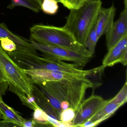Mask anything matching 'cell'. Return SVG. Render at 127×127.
Returning <instances> with one entry per match:
<instances>
[{
	"label": "cell",
	"mask_w": 127,
	"mask_h": 127,
	"mask_svg": "<svg viewBox=\"0 0 127 127\" xmlns=\"http://www.w3.org/2000/svg\"><path fill=\"white\" fill-rule=\"evenodd\" d=\"M120 63L122 64L123 66H126L127 64V52H126L123 55L121 59Z\"/></svg>",
	"instance_id": "27"
},
{
	"label": "cell",
	"mask_w": 127,
	"mask_h": 127,
	"mask_svg": "<svg viewBox=\"0 0 127 127\" xmlns=\"http://www.w3.org/2000/svg\"><path fill=\"white\" fill-rule=\"evenodd\" d=\"M105 34L107 50L127 35V9L124 8L119 19L114 22L111 27Z\"/></svg>",
	"instance_id": "8"
},
{
	"label": "cell",
	"mask_w": 127,
	"mask_h": 127,
	"mask_svg": "<svg viewBox=\"0 0 127 127\" xmlns=\"http://www.w3.org/2000/svg\"><path fill=\"white\" fill-rule=\"evenodd\" d=\"M0 69L9 82L28 96L33 95L32 83L29 77L3 49L0 44Z\"/></svg>",
	"instance_id": "3"
},
{
	"label": "cell",
	"mask_w": 127,
	"mask_h": 127,
	"mask_svg": "<svg viewBox=\"0 0 127 127\" xmlns=\"http://www.w3.org/2000/svg\"><path fill=\"white\" fill-rule=\"evenodd\" d=\"M102 3L101 0L87 2L79 8L70 9L66 17V23L63 27L84 46L95 24Z\"/></svg>",
	"instance_id": "1"
},
{
	"label": "cell",
	"mask_w": 127,
	"mask_h": 127,
	"mask_svg": "<svg viewBox=\"0 0 127 127\" xmlns=\"http://www.w3.org/2000/svg\"><path fill=\"white\" fill-rule=\"evenodd\" d=\"M17 6H23L29 9L35 13H38L40 7L35 0H11L7 8L12 9Z\"/></svg>",
	"instance_id": "16"
},
{
	"label": "cell",
	"mask_w": 127,
	"mask_h": 127,
	"mask_svg": "<svg viewBox=\"0 0 127 127\" xmlns=\"http://www.w3.org/2000/svg\"><path fill=\"white\" fill-rule=\"evenodd\" d=\"M0 127H18L17 125L4 120L0 121Z\"/></svg>",
	"instance_id": "25"
},
{
	"label": "cell",
	"mask_w": 127,
	"mask_h": 127,
	"mask_svg": "<svg viewBox=\"0 0 127 127\" xmlns=\"http://www.w3.org/2000/svg\"><path fill=\"white\" fill-rule=\"evenodd\" d=\"M107 101L100 96L94 94L84 99L72 122L73 127H78L90 119Z\"/></svg>",
	"instance_id": "6"
},
{
	"label": "cell",
	"mask_w": 127,
	"mask_h": 127,
	"mask_svg": "<svg viewBox=\"0 0 127 127\" xmlns=\"http://www.w3.org/2000/svg\"><path fill=\"white\" fill-rule=\"evenodd\" d=\"M58 3L56 0H43L41 5V10L47 14H55L58 10Z\"/></svg>",
	"instance_id": "19"
},
{
	"label": "cell",
	"mask_w": 127,
	"mask_h": 127,
	"mask_svg": "<svg viewBox=\"0 0 127 127\" xmlns=\"http://www.w3.org/2000/svg\"><path fill=\"white\" fill-rule=\"evenodd\" d=\"M125 8L127 9V0H124Z\"/></svg>",
	"instance_id": "29"
},
{
	"label": "cell",
	"mask_w": 127,
	"mask_h": 127,
	"mask_svg": "<svg viewBox=\"0 0 127 127\" xmlns=\"http://www.w3.org/2000/svg\"><path fill=\"white\" fill-rule=\"evenodd\" d=\"M9 83L8 82H5L0 83V98H2V95L5 94L6 92L9 87ZM3 119V114L0 110V120Z\"/></svg>",
	"instance_id": "23"
},
{
	"label": "cell",
	"mask_w": 127,
	"mask_h": 127,
	"mask_svg": "<svg viewBox=\"0 0 127 127\" xmlns=\"http://www.w3.org/2000/svg\"><path fill=\"white\" fill-rule=\"evenodd\" d=\"M0 44L2 49L6 52H13L17 49L15 43L8 38H0Z\"/></svg>",
	"instance_id": "22"
},
{
	"label": "cell",
	"mask_w": 127,
	"mask_h": 127,
	"mask_svg": "<svg viewBox=\"0 0 127 127\" xmlns=\"http://www.w3.org/2000/svg\"><path fill=\"white\" fill-rule=\"evenodd\" d=\"M32 88V94L38 106L48 116L54 119L61 121L60 115L50 103L40 89L33 83Z\"/></svg>",
	"instance_id": "12"
},
{
	"label": "cell",
	"mask_w": 127,
	"mask_h": 127,
	"mask_svg": "<svg viewBox=\"0 0 127 127\" xmlns=\"http://www.w3.org/2000/svg\"><path fill=\"white\" fill-rule=\"evenodd\" d=\"M95 0H60L59 2L68 9H76L81 7L85 3Z\"/></svg>",
	"instance_id": "21"
},
{
	"label": "cell",
	"mask_w": 127,
	"mask_h": 127,
	"mask_svg": "<svg viewBox=\"0 0 127 127\" xmlns=\"http://www.w3.org/2000/svg\"><path fill=\"white\" fill-rule=\"evenodd\" d=\"M126 52L127 50H123L116 44L108 50V52L103 59L102 66L105 68L120 63L123 56Z\"/></svg>",
	"instance_id": "14"
},
{
	"label": "cell",
	"mask_w": 127,
	"mask_h": 127,
	"mask_svg": "<svg viewBox=\"0 0 127 127\" xmlns=\"http://www.w3.org/2000/svg\"><path fill=\"white\" fill-rule=\"evenodd\" d=\"M9 90L15 94L19 97L23 104L34 110L40 108L36 103L33 95L31 96H28L23 91L20 90L9 83Z\"/></svg>",
	"instance_id": "15"
},
{
	"label": "cell",
	"mask_w": 127,
	"mask_h": 127,
	"mask_svg": "<svg viewBox=\"0 0 127 127\" xmlns=\"http://www.w3.org/2000/svg\"><path fill=\"white\" fill-rule=\"evenodd\" d=\"M127 101V83L126 81L125 84L121 88L119 93L109 101L110 102L116 103L122 106Z\"/></svg>",
	"instance_id": "20"
},
{
	"label": "cell",
	"mask_w": 127,
	"mask_h": 127,
	"mask_svg": "<svg viewBox=\"0 0 127 127\" xmlns=\"http://www.w3.org/2000/svg\"><path fill=\"white\" fill-rule=\"evenodd\" d=\"M36 0L38 4L39 5L40 7L41 5V4H42V2H43V0ZM56 0L58 3L60 2V0Z\"/></svg>",
	"instance_id": "28"
},
{
	"label": "cell",
	"mask_w": 127,
	"mask_h": 127,
	"mask_svg": "<svg viewBox=\"0 0 127 127\" xmlns=\"http://www.w3.org/2000/svg\"><path fill=\"white\" fill-rule=\"evenodd\" d=\"M29 77L32 83L38 85L46 82L59 81L64 79L88 77L85 75L70 73L61 71L46 70H28L23 69Z\"/></svg>",
	"instance_id": "7"
},
{
	"label": "cell",
	"mask_w": 127,
	"mask_h": 127,
	"mask_svg": "<svg viewBox=\"0 0 127 127\" xmlns=\"http://www.w3.org/2000/svg\"><path fill=\"white\" fill-rule=\"evenodd\" d=\"M99 38H98L95 26H94L92 31L88 35L85 43V47L93 55L95 49L97 41Z\"/></svg>",
	"instance_id": "17"
},
{
	"label": "cell",
	"mask_w": 127,
	"mask_h": 127,
	"mask_svg": "<svg viewBox=\"0 0 127 127\" xmlns=\"http://www.w3.org/2000/svg\"><path fill=\"white\" fill-rule=\"evenodd\" d=\"M116 9L113 4L108 8H101L97 16L95 26L99 38L108 31L113 23Z\"/></svg>",
	"instance_id": "9"
},
{
	"label": "cell",
	"mask_w": 127,
	"mask_h": 127,
	"mask_svg": "<svg viewBox=\"0 0 127 127\" xmlns=\"http://www.w3.org/2000/svg\"><path fill=\"white\" fill-rule=\"evenodd\" d=\"M48 116L40 107L34 110L32 119L36 122V127L51 125L47 120Z\"/></svg>",
	"instance_id": "18"
},
{
	"label": "cell",
	"mask_w": 127,
	"mask_h": 127,
	"mask_svg": "<svg viewBox=\"0 0 127 127\" xmlns=\"http://www.w3.org/2000/svg\"><path fill=\"white\" fill-rule=\"evenodd\" d=\"M60 88L69 107L75 114L84 99L86 91L94 87V84L88 77L64 79L55 81Z\"/></svg>",
	"instance_id": "4"
},
{
	"label": "cell",
	"mask_w": 127,
	"mask_h": 127,
	"mask_svg": "<svg viewBox=\"0 0 127 127\" xmlns=\"http://www.w3.org/2000/svg\"><path fill=\"white\" fill-rule=\"evenodd\" d=\"M5 82H9L8 79L4 75V73L1 71V70L0 69V83H2Z\"/></svg>",
	"instance_id": "26"
},
{
	"label": "cell",
	"mask_w": 127,
	"mask_h": 127,
	"mask_svg": "<svg viewBox=\"0 0 127 127\" xmlns=\"http://www.w3.org/2000/svg\"><path fill=\"white\" fill-rule=\"evenodd\" d=\"M30 30L31 39L37 43L93 56L64 27L35 24Z\"/></svg>",
	"instance_id": "2"
},
{
	"label": "cell",
	"mask_w": 127,
	"mask_h": 127,
	"mask_svg": "<svg viewBox=\"0 0 127 127\" xmlns=\"http://www.w3.org/2000/svg\"><path fill=\"white\" fill-rule=\"evenodd\" d=\"M8 38L12 40L17 46V50L27 51L38 55L36 50L29 41L12 32L4 23H0V38Z\"/></svg>",
	"instance_id": "11"
},
{
	"label": "cell",
	"mask_w": 127,
	"mask_h": 127,
	"mask_svg": "<svg viewBox=\"0 0 127 127\" xmlns=\"http://www.w3.org/2000/svg\"><path fill=\"white\" fill-rule=\"evenodd\" d=\"M120 105L110 102L109 100L90 119L78 127H90L95 126L110 117L120 107Z\"/></svg>",
	"instance_id": "10"
},
{
	"label": "cell",
	"mask_w": 127,
	"mask_h": 127,
	"mask_svg": "<svg viewBox=\"0 0 127 127\" xmlns=\"http://www.w3.org/2000/svg\"><path fill=\"white\" fill-rule=\"evenodd\" d=\"M36 126V122L33 119L29 120L25 119L23 123V127H35Z\"/></svg>",
	"instance_id": "24"
},
{
	"label": "cell",
	"mask_w": 127,
	"mask_h": 127,
	"mask_svg": "<svg viewBox=\"0 0 127 127\" xmlns=\"http://www.w3.org/2000/svg\"><path fill=\"white\" fill-rule=\"evenodd\" d=\"M29 41L36 50L43 53L44 58L52 60L70 62L79 67L85 66L93 56L59 47L41 44L32 39Z\"/></svg>",
	"instance_id": "5"
},
{
	"label": "cell",
	"mask_w": 127,
	"mask_h": 127,
	"mask_svg": "<svg viewBox=\"0 0 127 127\" xmlns=\"http://www.w3.org/2000/svg\"><path fill=\"white\" fill-rule=\"evenodd\" d=\"M0 110L2 114V119L4 121L14 123L18 127H23V123L25 119L14 108L6 104L2 98H0Z\"/></svg>",
	"instance_id": "13"
}]
</instances>
